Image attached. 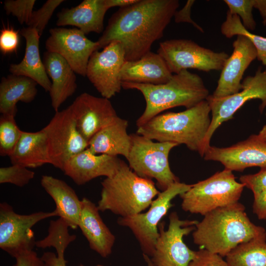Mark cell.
<instances>
[{"label":"cell","instance_id":"cell-1","mask_svg":"<svg viewBox=\"0 0 266 266\" xmlns=\"http://www.w3.org/2000/svg\"><path fill=\"white\" fill-rule=\"evenodd\" d=\"M179 5L178 0H138L120 8L97 41L99 49L118 41L124 48L126 61L139 59L163 36Z\"/></svg>","mask_w":266,"mask_h":266},{"label":"cell","instance_id":"cell-2","mask_svg":"<svg viewBox=\"0 0 266 266\" xmlns=\"http://www.w3.org/2000/svg\"><path fill=\"white\" fill-rule=\"evenodd\" d=\"M245 206L238 202L212 210L195 225L194 243L222 257L239 244L266 238V231L253 223Z\"/></svg>","mask_w":266,"mask_h":266},{"label":"cell","instance_id":"cell-3","mask_svg":"<svg viewBox=\"0 0 266 266\" xmlns=\"http://www.w3.org/2000/svg\"><path fill=\"white\" fill-rule=\"evenodd\" d=\"M210 113L205 100L181 112L160 114L137 127L136 133L158 142L185 144L203 157L204 140L211 123Z\"/></svg>","mask_w":266,"mask_h":266},{"label":"cell","instance_id":"cell-4","mask_svg":"<svg viewBox=\"0 0 266 266\" xmlns=\"http://www.w3.org/2000/svg\"><path fill=\"white\" fill-rule=\"evenodd\" d=\"M124 89L140 91L146 101V107L136 121L140 127L167 109L177 106L190 108L206 100L209 91L199 75L182 70L172 75L166 83L159 85L122 82Z\"/></svg>","mask_w":266,"mask_h":266},{"label":"cell","instance_id":"cell-5","mask_svg":"<svg viewBox=\"0 0 266 266\" xmlns=\"http://www.w3.org/2000/svg\"><path fill=\"white\" fill-rule=\"evenodd\" d=\"M101 184L99 210H109L121 217L142 212L160 193L152 179L138 176L123 161L116 174Z\"/></svg>","mask_w":266,"mask_h":266},{"label":"cell","instance_id":"cell-6","mask_svg":"<svg viewBox=\"0 0 266 266\" xmlns=\"http://www.w3.org/2000/svg\"><path fill=\"white\" fill-rule=\"evenodd\" d=\"M244 186L237 182L233 171L225 168L210 177L192 184L180 195L186 211L204 216L217 208L238 202Z\"/></svg>","mask_w":266,"mask_h":266},{"label":"cell","instance_id":"cell-7","mask_svg":"<svg viewBox=\"0 0 266 266\" xmlns=\"http://www.w3.org/2000/svg\"><path fill=\"white\" fill-rule=\"evenodd\" d=\"M131 146L127 159L131 169L138 176L154 179L162 191L179 181L170 169L168 156L178 145L171 142H154L145 136L131 134Z\"/></svg>","mask_w":266,"mask_h":266},{"label":"cell","instance_id":"cell-8","mask_svg":"<svg viewBox=\"0 0 266 266\" xmlns=\"http://www.w3.org/2000/svg\"><path fill=\"white\" fill-rule=\"evenodd\" d=\"M192 184L176 182L159 193L144 213L120 217L119 225L129 228L138 241L143 254L151 257L159 235L158 226L161 220L173 206L171 200L191 187Z\"/></svg>","mask_w":266,"mask_h":266},{"label":"cell","instance_id":"cell-9","mask_svg":"<svg viewBox=\"0 0 266 266\" xmlns=\"http://www.w3.org/2000/svg\"><path fill=\"white\" fill-rule=\"evenodd\" d=\"M54 216H58L55 210L21 215L8 203H0V249L14 258L33 250L36 241L32 228L40 221Z\"/></svg>","mask_w":266,"mask_h":266},{"label":"cell","instance_id":"cell-10","mask_svg":"<svg viewBox=\"0 0 266 266\" xmlns=\"http://www.w3.org/2000/svg\"><path fill=\"white\" fill-rule=\"evenodd\" d=\"M175 74L188 68L208 72L220 70L229 58L225 52H216L191 40L174 39L160 43L157 51Z\"/></svg>","mask_w":266,"mask_h":266},{"label":"cell","instance_id":"cell-11","mask_svg":"<svg viewBox=\"0 0 266 266\" xmlns=\"http://www.w3.org/2000/svg\"><path fill=\"white\" fill-rule=\"evenodd\" d=\"M241 84L242 89L233 95L219 98L209 95L207 98L212 117L204 140L205 151L210 145V141L215 131L223 122L232 119L246 101L252 99L260 100L262 102L259 109L261 113L266 107V68L262 71V67H259L254 75L245 77Z\"/></svg>","mask_w":266,"mask_h":266},{"label":"cell","instance_id":"cell-12","mask_svg":"<svg viewBox=\"0 0 266 266\" xmlns=\"http://www.w3.org/2000/svg\"><path fill=\"white\" fill-rule=\"evenodd\" d=\"M50 164L63 171L65 163L88 147V142L78 132L69 106L56 112L43 129Z\"/></svg>","mask_w":266,"mask_h":266},{"label":"cell","instance_id":"cell-13","mask_svg":"<svg viewBox=\"0 0 266 266\" xmlns=\"http://www.w3.org/2000/svg\"><path fill=\"white\" fill-rule=\"evenodd\" d=\"M197 220H181L176 212L169 216V225L164 229V222L159 225V235L155 250L150 257L154 266H188L194 258L195 251L185 244L183 237L195 230Z\"/></svg>","mask_w":266,"mask_h":266},{"label":"cell","instance_id":"cell-14","mask_svg":"<svg viewBox=\"0 0 266 266\" xmlns=\"http://www.w3.org/2000/svg\"><path fill=\"white\" fill-rule=\"evenodd\" d=\"M125 61L124 48L118 41L111 42L91 56L86 76L102 97L109 99L120 92V72Z\"/></svg>","mask_w":266,"mask_h":266},{"label":"cell","instance_id":"cell-15","mask_svg":"<svg viewBox=\"0 0 266 266\" xmlns=\"http://www.w3.org/2000/svg\"><path fill=\"white\" fill-rule=\"evenodd\" d=\"M49 33L45 44L46 50L59 54L75 73L86 76L89 59L93 52L99 50L97 41L89 39L76 28H55L51 29Z\"/></svg>","mask_w":266,"mask_h":266},{"label":"cell","instance_id":"cell-16","mask_svg":"<svg viewBox=\"0 0 266 266\" xmlns=\"http://www.w3.org/2000/svg\"><path fill=\"white\" fill-rule=\"evenodd\" d=\"M206 161L221 163L225 168L242 171L245 168L258 166L266 168V141L257 134L228 147L210 145L203 155Z\"/></svg>","mask_w":266,"mask_h":266},{"label":"cell","instance_id":"cell-17","mask_svg":"<svg viewBox=\"0 0 266 266\" xmlns=\"http://www.w3.org/2000/svg\"><path fill=\"white\" fill-rule=\"evenodd\" d=\"M77 130L88 142L118 117L109 99L87 93L78 96L69 106Z\"/></svg>","mask_w":266,"mask_h":266},{"label":"cell","instance_id":"cell-18","mask_svg":"<svg viewBox=\"0 0 266 266\" xmlns=\"http://www.w3.org/2000/svg\"><path fill=\"white\" fill-rule=\"evenodd\" d=\"M233 50L222 69L217 86L211 95L216 98L225 97L242 89L241 79L250 64L257 58L252 42L246 36L238 35L233 43Z\"/></svg>","mask_w":266,"mask_h":266},{"label":"cell","instance_id":"cell-19","mask_svg":"<svg viewBox=\"0 0 266 266\" xmlns=\"http://www.w3.org/2000/svg\"><path fill=\"white\" fill-rule=\"evenodd\" d=\"M122 160L106 154H94L87 148L70 157L63 171L77 185L100 176L110 177L119 169Z\"/></svg>","mask_w":266,"mask_h":266},{"label":"cell","instance_id":"cell-20","mask_svg":"<svg viewBox=\"0 0 266 266\" xmlns=\"http://www.w3.org/2000/svg\"><path fill=\"white\" fill-rule=\"evenodd\" d=\"M98 206L86 198L81 200L78 227L87 240L90 248L101 257L111 252L115 237L103 222Z\"/></svg>","mask_w":266,"mask_h":266},{"label":"cell","instance_id":"cell-21","mask_svg":"<svg viewBox=\"0 0 266 266\" xmlns=\"http://www.w3.org/2000/svg\"><path fill=\"white\" fill-rule=\"evenodd\" d=\"M42 61L46 72L52 80L49 93L52 106L57 112L76 90L75 72L67 62L57 53L46 51Z\"/></svg>","mask_w":266,"mask_h":266},{"label":"cell","instance_id":"cell-22","mask_svg":"<svg viewBox=\"0 0 266 266\" xmlns=\"http://www.w3.org/2000/svg\"><path fill=\"white\" fill-rule=\"evenodd\" d=\"M172 75L164 59L151 51L137 60L125 61L120 72L122 82L153 85L166 83Z\"/></svg>","mask_w":266,"mask_h":266},{"label":"cell","instance_id":"cell-23","mask_svg":"<svg viewBox=\"0 0 266 266\" xmlns=\"http://www.w3.org/2000/svg\"><path fill=\"white\" fill-rule=\"evenodd\" d=\"M108 9L105 0H84L76 6L59 12L56 25L77 27L85 34L100 33L104 31V17Z\"/></svg>","mask_w":266,"mask_h":266},{"label":"cell","instance_id":"cell-24","mask_svg":"<svg viewBox=\"0 0 266 266\" xmlns=\"http://www.w3.org/2000/svg\"><path fill=\"white\" fill-rule=\"evenodd\" d=\"M20 33L26 40L25 55L19 63L11 64L9 71L12 74L24 76L33 79L45 91L49 92L52 83L39 54L40 36L35 29L29 27L23 28Z\"/></svg>","mask_w":266,"mask_h":266},{"label":"cell","instance_id":"cell-25","mask_svg":"<svg viewBox=\"0 0 266 266\" xmlns=\"http://www.w3.org/2000/svg\"><path fill=\"white\" fill-rule=\"evenodd\" d=\"M40 184L54 201L58 216L64 219L70 228H78L81 200L75 191L64 180L50 175H42Z\"/></svg>","mask_w":266,"mask_h":266},{"label":"cell","instance_id":"cell-26","mask_svg":"<svg viewBox=\"0 0 266 266\" xmlns=\"http://www.w3.org/2000/svg\"><path fill=\"white\" fill-rule=\"evenodd\" d=\"M128 126V121L118 116L91 139L88 148L94 154L122 155L127 159L131 146Z\"/></svg>","mask_w":266,"mask_h":266},{"label":"cell","instance_id":"cell-27","mask_svg":"<svg viewBox=\"0 0 266 266\" xmlns=\"http://www.w3.org/2000/svg\"><path fill=\"white\" fill-rule=\"evenodd\" d=\"M9 158L12 165L27 168L50 164L46 135L43 129L36 132L23 131Z\"/></svg>","mask_w":266,"mask_h":266},{"label":"cell","instance_id":"cell-28","mask_svg":"<svg viewBox=\"0 0 266 266\" xmlns=\"http://www.w3.org/2000/svg\"><path fill=\"white\" fill-rule=\"evenodd\" d=\"M37 83L33 79L11 74L1 78L0 83V112L16 115L19 101L30 103L35 99Z\"/></svg>","mask_w":266,"mask_h":266},{"label":"cell","instance_id":"cell-29","mask_svg":"<svg viewBox=\"0 0 266 266\" xmlns=\"http://www.w3.org/2000/svg\"><path fill=\"white\" fill-rule=\"evenodd\" d=\"M229 266H266V238L242 243L226 256Z\"/></svg>","mask_w":266,"mask_h":266},{"label":"cell","instance_id":"cell-30","mask_svg":"<svg viewBox=\"0 0 266 266\" xmlns=\"http://www.w3.org/2000/svg\"><path fill=\"white\" fill-rule=\"evenodd\" d=\"M68 228L67 223L60 217L50 221L47 235L42 239L36 241L35 246L41 249L53 247L58 257L65 258L66 249L76 238V235L69 234Z\"/></svg>","mask_w":266,"mask_h":266},{"label":"cell","instance_id":"cell-31","mask_svg":"<svg viewBox=\"0 0 266 266\" xmlns=\"http://www.w3.org/2000/svg\"><path fill=\"white\" fill-rule=\"evenodd\" d=\"M221 32L227 38L241 35L247 37L257 52V59L266 66V37L251 33L244 28L239 17L228 10L226 20L221 26Z\"/></svg>","mask_w":266,"mask_h":266},{"label":"cell","instance_id":"cell-32","mask_svg":"<svg viewBox=\"0 0 266 266\" xmlns=\"http://www.w3.org/2000/svg\"><path fill=\"white\" fill-rule=\"evenodd\" d=\"M15 115L1 114L0 117V155L9 156L18 143L23 131L16 124Z\"/></svg>","mask_w":266,"mask_h":266},{"label":"cell","instance_id":"cell-33","mask_svg":"<svg viewBox=\"0 0 266 266\" xmlns=\"http://www.w3.org/2000/svg\"><path fill=\"white\" fill-rule=\"evenodd\" d=\"M34 175V171L19 165L1 167L0 168V183H10L22 187L27 185Z\"/></svg>","mask_w":266,"mask_h":266},{"label":"cell","instance_id":"cell-34","mask_svg":"<svg viewBox=\"0 0 266 266\" xmlns=\"http://www.w3.org/2000/svg\"><path fill=\"white\" fill-rule=\"evenodd\" d=\"M232 14L238 15L241 19L242 24L248 31H254L256 23L254 19L252 10L254 0H225Z\"/></svg>","mask_w":266,"mask_h":266},{"label":"cell","instance_id":"cell-35","mask_svg":"<svg viewBox=\"0 0 266 266\" xmlns=\"http://www.w3.org/2000/svg\"><path fill=\"white\" fill-rule=\"evenodd\" d=\"M64 0H48L38 10L33 11L27 26L35 29L40 36L50 19L56 8Z\"/></svg>","mask_w":266,"mask_h":266},{"label":"cell","instance_id":"cell-36","mask_svg":"<svg viewBox=\"0 0 266 266\" xmlns=\"http://www.w3.org/2000/svg\"><path fill=\"white\" fill-rule=\"evenodd\" d=\"M35 3V0H6L4 9L7 15L15 16L21 24L28 23Z\"/></svg>","mask_w":266,"mask_h":266},{"label":"cell","instance_id":"cell-37","mask_svg":"<svg viewBox=\"0 0 266 266\" xmlns=\"http://www.w3.org/2000/svg\"><path fill=\"white\" fill-rule=\"evenodd\" d=\"M188 266H229L219 254L201 248L196 251L194 258Z\"/></svg>","mask_w":266,"mask_h":266},{"label":"cell","instance_id":"cell-38","mask_svg":"<svg viewBox=\"0 0 266 266\" xmlns=\"http://www.w3.org/2000/svg\"><path fill=\"white\" fill-rule=\"evenodd\" d=\"M239 181L254 195L259 193L266 189V168H261L255 174L242 175Z\"/></svg>","mask_w":266,"mask_h":266},{"label":"cell","instance_id":"cell-39","mask_svg":"<svg viewBox=\"0 0 266 266\" xmlns=\"http://www.w3.org/2000/svg\"><path fill=\"white\" fill-rule=\"evenodd\" d=\"M19 35L17 31L8 27L2 29L0 33V50L3 54L15 52L19 45Z\"/></svg>","mask_w":266,"mask_h":266},{"label":"cell","instance_id":"cell-40","mask_svg":"<svg viewBox=\"0 0 266 266\" xmlns=\"http://www.w3.org/2000/svg\"><path fill=\"white\" fill-rule=\"evenodd\" d=\"M194 2L195 0H189L181 10H176L173 16L174 20L176 23L186 22L190 23L200 32L203 33V29L191 18V9Z\"/></svg>","mask_w":266,"mask_h":266},{"label":"cell","instance_id":"cell-41","mask_svg":"<svg viewBox=\"0 0 266 266\" xmlns=\"http://www.w3.org/2000/svg\"><path fill=\"white\" fill-rule=\"evenodd\" d=\"M15 259L16 263L12 266H44L41 257L33 250L22 254Z\"/></svg>","mask_w":266,"mask_h":266},{"label":"cell","instance_id":"cell-42","mask_svg":"<svg viewBox=\"0 0 266 266\" xmlns=\"http://www.w3.org/2000/svg\"><path fill=\"white\" fill-rule=\"evenodd\" d=\"M253 212L260 220H266V189L254 195Z\"/></svg>","mask_w":266,"mask_h":266},{"label":"cell","instance_id":"cell-43","mask_svg":"<svg viewBox=\"0 0 266 266\" xmlns=\"http://www.w3.org/2000/svg\"><path fill=\"white\" fill-rule=\"evenodd\" d=\"M41 259L44 266H66L67 261L65 258H59L54 252H44Z\"/></svg>","mask_w":266,"mask_h":266},{"label":"cell","instance_id":"cell-44","mask_svg":"<svg viewBox=\"0 0 266 266\" xmlns=\"http://www.w3.org/2000/svg\"><path fill=\"white\" fill-rule=\"evenodd\" d=\"M138 0H105V4L108 9L118 6L120 8L127 7L135 3Z\"/></svg>","mask_w":266,"mask_h":266},{"label":"cell","instance_id":"cell-45","mask_svg":"<svg viewBox=\"0 0 266 266\" xmlns=\"http://www.w3.org/2000/svg\"><path fill=\"white\" fill-rule=\"evenodd\" d=\"M254 7L257 9L263 19V23L266 25V0H254Z\"/></svg>","mask_w":266,"mask_h":266},{"label":"cell","instance_id":"cell-46","mask_svg":"<svg viewBox=\"0 0 266 266\" xmlns=\"http://www.w3.org/2000/svg\"><path fill=\"white\" fill-rule=\"evenodd\" d=\"M257 135L260 139L266 141V124L263 126Z\"/></svg>","mask_w":266,"mask_h":266},{"label":"cell","instance_id":"cell-47","mask_svg":"<svg viewBox=\"0 0 266 266\" xmlns=\"http://www.w3.org/2000/svg\"><path fill=\"white\" fill-rule=\"evenodd\" d=\"M143 257L144 261H145L147 266H154L152 264L150 257L147 255L143 254Z\"/></svg>","mask_w":266,"mask_h":266},{"label":"cell","instance_id":"cell-48","mask_svg":"<svg viewBox=\"0 0 266 266\" xmlns=\"http://www.w3.org/2000/svg\"><path fill=\"white\" fill-rule=\"evenodd\" d=\"M78 266H84L83 264H80ZM96 266H103V265H98Z\"/></svg>","mask_w":266,"mask_h":266}]
</instances>
